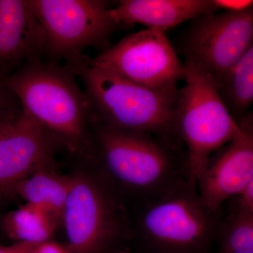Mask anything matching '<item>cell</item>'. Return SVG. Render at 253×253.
Wrapping results in <instances>:
<instances>
[{
	"mask_svg": "<svg viewBox=\"0 0 253 253\" xmlns=\"http://www.w3.org/2000/svg\"><path fill=\"white\" fill-rule=\"evenodd\" d=\"M90 130L91 149L105 170L136 204L190 179L185 146L177 136L116 130L91 118Z\"/></svg>",
	"mask_w": 253,
	"mask_h": 253,
	"instance_id": "cell-1",
	"label": "cell"
},
{
	"mask_svg": "<svg viewBox=\"0 0 253 253\" xmlns=\"http://www.w3.org/2000/svg\"><path fill=\"white\" fill-rule=\"evenodd\" d=\"M77 76L66 65L38 60L5 81L24 113L73 150L91 149L90 116Z\"/></svg>",
	"mask_w": 253,
	"mask_h": 253,
	"instance_id": "cell-2",
	"label": "cell"
},
{
	"mask_svg": "<svg viewBox=\"0 0 253 253\" xmlns=\"http://www.w3.org/2000/svg\"><path fill=\"white\" fill-rule=\"evenodd\" d=\"M89 60L69 67L84 86L91 120L116 130L178 137L174 114L179 89L151 90Z\"/></svg>",
	"mask_w": 253,
	"mask_h": 253,
	"instance_id": "cell-3",
	"label": "cell"
},
{
	"mask_svg": "<svg viewBox=\"0 0 253 253\" xmlns=\"http://www.w3.org/2000/svg\"><path fill=\"white\" fill-rule=\"evenodd\" d=\"M203 202L191 179L136 204L134 230L146 253H211L224 217Z\"/></svg>",
	"mask_w": 253,
	"mask_h": 253,
	"instance_id": "cell-4",
	"label": "cell"
},
{
	"mask_svg": "<svg viewBox=\"0 0 253 253\" xmlns=\"http://www.w3.org/2000/svg\"><path fill=\"white\" fill-rule=\"evenodd\" d=\"M184 66L186 84L178 95L174 128L185 146L190 179L196 183L212 155L244 130L226 111L212 78L192 63Z\"/></svg>",
	"mask_w": 253,
	"mask_h": 253,
	"instance_id": "cell-5",
	"label": "cell"
},
{
	"mask_svg": "<svg viewBox=\"0 0 253 253\" xmlns=\"http://www.w3.org/2000/svg\"><path fill=\"white\" fill-rule=\"evenodd\" d=\"M45 33L44 60L73 67L83 62L88 48L109 47L120 26L103 0H29Z\"/></svg>",
	"mask_w": 253,
	"mask_h": 253,
	"instance_id": "cell-6",
	"label": "cell"
},
{
	"mask_svg": "<svg viewBox=\"0 0 253 253\" xmlns=\"http://www.w3.org/2000/svg\"><path fill=\"white\" fill-rule=\"evenodd\" d=\"M91 64L154 91H177L185 66L178 57L166 32L146 29L131 33L109 46Z\"/></svg>",
	"mask_w": 253,
	"mask_h": 253,
	"instance_id": "cell-7",
	"label": "cell"
},
{
	"mask_svg": "<svg viewBox=\"0 0 253 253\" xmlns=\"http://www.w3.org/2000/svg\"><path fill=\"white\" fill-rule=\"evenodd\" d=\"M253 45V7L242 12L212 13L193 20L183 42L185 62L217 84Z\"/></svg>",
	"mask_w": 253,
	"mask_h": 253,
	"instance_id": "cell-8",
	"label": "cell"
},
{
	"mask_svg": "<svg viewBox=\"0 0 253 253\" xmlns=\"http://www.w3.org/2000/svg\"><path fill=\"white\" fill-rule=\"evenodd\" d=\"M110 195L89 176L71 177L61 217L73 253H104L116 239L122 222Z\"/></svg>",
	"mask_w": 253,
	"mask_h": 253,
	"instance_id": "cell-9",
	"label": "cell"
},
{
	"mask_svg": "<svg viewBox=\"0 0 253 253\" xmlns=\"http://www.w3.org/2000/svg\"><path fill=\"white\" fill-rule=\"evenodd\" d=\"M239 126L243 132L214 153L196 179L201 199L214 211L222 209L229 199L253 180L252 112Z\"/></svg>",
	"mask_w": 253,
	"mask_h": 253,
	"instance_id": "cell-10",
	"label": "cell"
},
{
	"mask_svg": "<svg viewBox=\"0 0 253 253\" xmlns=\"http://www.w3.org/2000/svg\"><path fill=\"white\" fill-rule=\"evenodd\" d=\"M61 142L24 113L0 137V194L33 173L48 169Z\"/></svg>",
	"mask_w": 253,
	"mask_h": 253,
	"instance_id": "cell-11",
	"label": "cell"
},
{
	"mask_svg": "<svg viewBox=\"0 0 253 253\" xmlns=\"http://www.w3.org/2000/svg\"><path fill=\"white\" fill-rule=\"evenodd\" d=\"M45 46V33L29 0H0V81L44 59Z\"/></svg>",
	"mask_w": 253,
	"mask_h": 253,
	"instance_id": "cell-12",
	"label": "cell"
},
{
	"mask_svg": "<svg viewBox=\"0 0 253 253\" xmlns=\"http://www.w3.org/2000/svg\"><path fill=\"white\" fill-rule=\"evenodd\" d=\"M217 11L212 0H121L109 14L118 26L140 23L147 29L166 32Z\"/></svg>",
	"mask_w": 253,
	"mask_h": 253,
	"instance_id": "cell-13",
	"label": "cell"
},
{
	"mask_svg": "<svg viewBox=\"0 0 253 253\" xmlns=\"http://www.w3.org/2000/svg\"><path fill=\"white\" fill-rule=\"evenodd\" d=\"M216 85L221 102L239 125L253 102V45Z\"/></svg>",
	"mask_w": 253,
	"mask_h": 253,
	"instance_id": "cell-14",
	"label": "cell"
},
{
	"mask_svg": "<svg viewBox=\"0 0 253 253\" xmlns=\"http://www.w3.org/2000/svg\"><path fill=\"white\" fill-rule=\"evenodd\" d=\"M71 186V177L41 169L23 179L14 191L26 201L60 218Z\"/></svg>",
	"mask_w": 253,
	"mask_h": 253,
	"instance_id": "cell-15",
	"label": "cell"
},
{
	"mask_svg": "<svg viewBox=\"0 0 253 253\" xmlns=\"http://www.w3.org/2000/svg\"><path fill=\"white\" fill-rule=\"evenodd\" d=\"M57 218L44 210L26 204L4 217V229L17 242L38 245L50 241Z\"/></svg>",
	"mask_w": 253,
	"mask_h": 253,
	"instance_id": "cell-16",
	"label": "cell"
},
{
	"mask_svg": "<svg viewBox=\"0 0 253 253\" xmlns=\"http://www.w3.org/2000/svg\"><path fill=\"white\" fill-rule=\"evenodd\" d=\"M214 246L217 253H253V212L229 208Z\"/></svg>",
	"mask_w": 253,
	"mask_h": 253,
	"instance_id": "cell-17",
	"label": "cell"
},
{
	"mask_svg": "<svg viewBox=\"0 0 253 253\" xmlns=\"http://www.w3.org/2000/svg\"><path fill=\"white\" fill-rule=\"evenodd\" d=\"M24 111L18 96L5 82L0 81V137L22 118Z\"/></svg>",
	"mask_w": 253,
	"mask_h": 253,
	"instance_id": "cell-18",
	"label": "cell"
},
{
	"mask_svg": "<svg viewBox=\"0 0 253 253\" xmlns=\"http://www.w3.org/2000/svg\"><path fill=\"white\" fill-rule=\"evenodd\" d=\"M229 200V207L238 211L253 212V180L250 181L239 194ZM227 201V202H228Z\"/></svg>",
	"mask_w": 253,
	"mask_h": 253,
	"instance_id": "cell-19",
	"label": "cell"
},
{
	"mask_svg": "<svg viewBox=\"0 0 253 253\" xmlns=\"http://www.w3.org/2000/svg\"><path fill=\"white\" fill-rule=\"evenodd\" d=\"M217 9L228 12H242L253 7L252 0H212Z\"/></svg>",
	"mask_w": 253,
	"mask_h": 253,
	"instance_id": "cell-20",
	"label": "cell"
},
{
	"mask_svg": "<svg viewBox=\"0 0 253 253\" xmlns=\"http://www.w3.org/2000/svg\"><path fill=\"white\" fill-rule=\"evenodd\" d=\"M31 253H73L68 246L58 243L47 242L37 245Z\"/></svg>",
	"mask_w": 253,
	"mask_h": 253,
	"instance_id": "cell-21",
	"label": "cell"
},
{
	"mask_svg": "<svg viewBox=\"0 0 253 253\" xmlns=\"http://www.w3.org/2000/svg\"><path fill=\"white\" fill-rule=\"evenodd\" d=\"M37 245L17 242L8 246H0V253H31Z\"/></svg>",
	"mask_w": 253,
	"mask_h": 253,
	"instance_id": "cell-22",
	"label": "cell"
},
{
	"mask_svg": "<svg viewBox=\"0 0 253 253\" xmlns=\"http://www.w3.org/2000/svg\"><path fill=\"white\" fill-rule=\"evenodd\" d=\"M104 253H131L129 252H121V251H117V252H116V251H106V252H105Z\"/></svg>",
	"mask_w": 253,
	"mask_h": 253,
	"instance_id": "cell-23",
	"label": "cell"
}]
</instances>
